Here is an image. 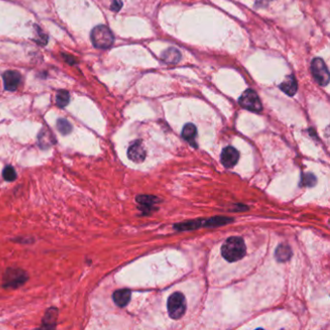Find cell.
Instances as JSON below:
<instances>
[{"label": "cell", "instance_id": "10", "mask_svg": "<svg viewBox=\"0 0 330 330\" xmlns=\"http://www.w3.org/2000/svg\"><path fill=\"white\" fill-rule=\"evenodd\" d=\"M38 140H39V146L42 149H49L56 142V139L55 138L53 133L49 129H43L39 133Z\"/></svg>", "mask_w": 330, "mask_h": 330}, {"label": "cell", "instance_id": "14", "mask_svg": "<svg viewBox=\"0 0 330 330\" xmlns=\"http://www.w3.org/2000/svg\"><path fill=\"white\" fill-rule=\"evenodd\" d=\"M56 318H57V309L56 308L49 309L46 313V316H45L44 320H43L42 328H46V329L55 328Z\"/></svg>", "mask_w": 330, "mask_h": 330}, {"label": "cell", "instance_id": "6", "mask_svg": "<svg viewBox=\"0 0 330 330\" xmlns=\"http://www.w3.org/2000/svg\"><path fill=\"white\" fill-rule=\"evenodd\" d=\"M312 73L316 82L321 86H327L330 82V72L322 58H315L312 61Z\"/></svg>", "mask_w": 330, "mask_h": 330}, {"label": "cell", "instance_id": "11", "mask_svg": "<svg viewBox=\"0 0 330 330\" xmlns=\"http://www.w3.org/2000/svg\"><path fill=\"white\" fill-rule=\"evenodd\" d=\"M161 59L167 64H176L181 59V54L175 48H168L162 53Z\"/></svg>", "mask_w": 330, "mask_h": 330}, {"label": "cell", "instance_id": "2", "mask_svg": "<svg viewBox=\"0 0 330 330\" xmlns=\"http://www.w3.org/2000/svg\"><path fill=\"white\" fill-rule=\"evenodd\" d=\"M91 41L95 48L109 49L112 46L114 37L111 30L106 26H97L91 31Z\"/></svg>", "mask_w": 330, "mask_h": 330}, {"label": "cell", "instance_id": "15", "mask_svg": "<svg viewBox=\"0 0 330 330\" xmlns=\"http://www.w3.org/2000/svg\"><path fill=\"white\" fill-rule=\"evenodd\" d=\"M293 253H292V250L291 248L288 246V245H284V244H281L277 250H276V253H275V257L276 259L278 260V262H288L291 257H292Z\"/></svg>", "mask_w": 330, "mask_h": 330}, {"label": "cell", "instance_id": "9", "mask_svg": "<svg viewBox=\"0 0 330 330\" xmlns=\"http://www.w3.org/2000/svg\"><path fill=\"white\" fill-rule=\"evenodd\" d=\"M145 150L140 144V141H136L128 149V157L133 162H142L145 159Z\"/></svg>", "mask_w": 330, "mask_h": 330}, {"label": "cell", "instance_id": "3", "mask_svg": "<svg viewBox=\"0 0 330 330\" xmlns=\"http://www.w3.org/2000/svg\"><path fill=\"white\" fill-rule=\"evenodd\" d=\"M167 312L171 319H180L186 311V299L181 293H174L167 299Z\"/></svg>", "mask_w": 330, "mask_h": 330}, {"label": "cell", "instance_id": "13", "mask_svg": "<svg viewBox=\"0 0 330 330\" xmlns=\"http://www.w3.org/2000/svg\"><path fill=\"white\" fill-rule=\"evenodd\" d=\"M112 299L114 303L119 307H125L131 299V291L127 289L118 290L112 295Z\"/></svg>", "mask_w": 330, "mask_h": 330}, {"label": "cell", "instance_id": "8", "mask_svg": "<svg viewBox=\"0 0 330 330\" xmlns=\"http://www.w3.org/2000/svg\"><path fill=\"white\" fill-rule=\"evenodd\" d=\"M239 159V153L238 151L232 147V146H228L226 147L221 155V161L222 164L225 165L228 168H231L232 166L236 165L237 161Z\"/></svg>", "mask_w": 330, "mask_h": 330}, {"label": "cell", "instance_id": "5", "mask_svg": "<svg viewBox=\"0 0 330 330\" xmlns=\"http://www.w3.org/2000/svg\"><path fill=\"white\" fill-rule=\"evenodd\" d=\"M239 104L242 108L251 111L260 112L263 110L261 100L259 98L258 94L252 89H247L242 93V95L239 98Z\"/></svg>", "mask_w": 330, "mask_h": 330}, {"label": "cell", "instance_id": "20", "mask_svg": "<svg viewBox=\"0 0 330 330\" xmlns=\"http://www.w3.org/2000/svg\"><path fill=\"white\" fill-rule=\"evenodd\" d=\"M122 7V2L120 0H112L110 8L112 11H119Z\"/></svg>", "mask_w": 330, "mask_h": 330}, {"label": "cell", "instance_id": "1", "mask_svg": "<svg viewBox=\"0 0 330 330\" xmlns=\"http://www.w3.org/2000/svg\"><path fill=\"white\" fill-rule=\"evenodd\" d=\"M222 256L230 263L241 260L246 254V246L241 237L232 236L226 240L221 248Z\"/></svg>", "mask_w": 330, "mask_h": 330}, {"label": "cell", "instance_id": "18", "mask_svg": "<svg viewBox=\"0 0 330 330\" xmlns=\"http://www.w3.org/2000/svg\"><path fill=\"white\" fill-rule=\"evenodd\" d=\"M56 105L60 108H64L69 104L70 96L69 93L65 90H60L56 94Z\"/></svg>", "mask_w": 330, "mask_h": 330}, {"label": "cell", "instance_id": "12", "mask_svg": "<svg viewBox=\"0 0 330 330\" xmlns=\"http://www.w3.org/2000/svg\"><path fill=\"white\" fill-rule=\"evenodd\" d=\"M280 88L289 96H294L297 91V82L294 76H288L280 84Z\"/></svg>", "mask_w": 330, "mask_h": 330}, {"label": "cell", "instance_id": "17", "mask_svg": "<svg viewBox=\"0 0 330 330\" xmlns=\"http://www.w3.org/2000/svg\"><path fill=\"white\" fill-rule=\"evenodd\" d=\"M57 130L62 135H68L72 131V125L69 123V121L64 118H59L56 122Z\"/></svg>", "mask_w": 330, "mask_h": 330}, {"label": "cell", "instance_id": "16", "mask_svg": "<svg viewBox=\"0 0 330 330\" xmlns=\"http://www.w3.org/2000/svg\"><path fill=\"white\" fill-rule=\"evenodd\" d=\"M197 136V128L192 123H187L182 130V137L192 144H195V138Z\"/></svg>", "mask_w": 330, "mask_h": 330}, {"label": "cell", "instance_id": "21", "mask_svg": "<svg viewBox=\"0 0 330 330\" xmlns=\"http://www.w3.org/2000/svg\"><path fill=\"white\" fill-rule=\"evenodd\" d=\"M271 1H273V0H257L256 4L260 7H264V6H266L267 4H269Z\"/></svg>", "mask_w": 330, "mask_h": 330}, {"label": "cell", "instance_id": "19", "mask_svg": "<svg viewBox=\"0 0 330 330\" xmlns=\"http://www.w3.org/2000/svg\"><path fill=\"white\" fill-rule=\"evenodd\" d=\"M3 177L7 181H14L17 178L16 170L12 165H6L3 169Z\"/></svg>", "mask_w": 330, "mask_h": 330}, {"label": "cell", "instance_id": "7", "mask_svg": "<svg viewBox=\"0 0 330 330\" xmlns=\"http://www.w3.org/2000/svg\"><path fill=\"white\" fill-rule=\"evenodd\" d=\"M22 76L17 71H6L3 74V83L6 90L15 91L21 83Z\"/></svg>", "mask_w": 330, "mask_h": 330}, {"label": "cell", "instance_id": "4", "mask_svg": "<svg viewBox=\"0 0 330 330\" xmlns=\"http://www.w3.org/2000/svg\"><path fill=\"white\" fill-rule=\"evenodd\" d=\"M26 271L20 268H8L3 277L4 288H18L24 285L28 280Z\"/></svg>", "mask_w": 330, "mask_h": 330}]
</instances>
